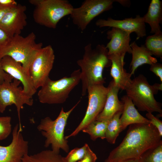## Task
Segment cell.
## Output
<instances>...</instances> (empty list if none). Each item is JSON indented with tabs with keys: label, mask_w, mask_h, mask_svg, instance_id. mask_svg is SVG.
Segmentation results:
<instances>
[{
	"label": "cell",
	"mask_w": 162,
	"mask_h": 162,
	"mask_svg": "<svg viewBox=\"0 0 162 162\" xmlns=\"http://www.w3.org/2000/svg\"><path fill=\"white\" fill-rule=\"evenodd\" d=\"M35 33L32 32L26 37L20 35L10 38L7 43L0 48V61L9 56L21 63L28 73L30 65L38 51L43 47L42 43H37Z\"/></svg>",
	"instance_id": "obj_3"
},
{
	"label": "cell",
	"mask_w": 162,
	"mask_h": 162,
	"mask_svg": "<svg viewBox=\"0 0 162 162\" xmlns=\"http://www.w3.org/2000/svg\"><path fill=\"white\" fill-rule=\"evenodd\" d=\"M9 38L7 34L0 28V48L7 43Z\"/></svg>",
	"instance_id": "obj_34"
},
{
	"label": "cell",
	"mask_w": 162,
	"mask_h": 162,
	"mask_svg": "<svg viewBox=\"0 0 162 162\" xmlns=\"http://www.w3.org/2000/svg\"><path fill=\"white\" fill-rule=\"evenodd\" d=\"M138 162H162V141L155 146L142 153Z\"/></svg>",
	"instance_id": "obj_26"
},
{
	"label": "cell",
	"mask_w": 162,
	"mask_h": 162,
	"mask_svg": "<svg viewBox=\"0 0 162 162\" xmlns=\"http://www.w3.org/2000/svg\"><path fill=\"white\" fill-rule=\"evenodd\" d=\"M80 102L79 100L67 112L64 111L62 107L58 116L54 120L49 117L41 120L37 128L46 138L45 147L47 148L51 145L52 150L57 154H59L60 149L66 153L69 152L68 141L64 136L65 128L69 116Z\"/></svg>",
	"instance_id": "obj_4"
},
{
	"label": "cell",
	"mask_w": 162,
	"mask_h": 162,
	"mask_svg": "<svg viewBox=\"0 0 162 162\" xmlns=\"http://www.w3.org/2000/svg\"><path fill=\"white\" fill-rule=\"evenodd\" d=\"M127 95L132 100L139 110L152 113H159L162 116L160 104L154 98L158 91L148 83L146 78L142 74L132 80L126 88Z\"/></svg>",
	"instance_id": "obj_7"
},
{
	"label": "cell",
	"mask_w": 162,
	"mask_h": 162,
	"mask_svg": "<svg viewBox=\"0 0 162 162\" xmlns=\"http://www.w3.org/2000/svg\"><path fill=\"white\" fill-rule=\"evenodd\" d=\"M10 116L0 117V141L6 139L11 132Z\"/></svg>",
	"instance_id": "obj_28"
},
{
	"label": "cell",
	"mask_w": 162,
	"mask_h": 162,
	"mask_svg": "<svg viewBox=\"0 0 162 162\" xmlns=\"http://www.w3.org/2000/svg\"><path fill=\"white\" fill-rule=\"evenodd\" d=\"M122 162H138L137 159H131Z\"/></svg>",
	"instance_id": "obj_37"
},
{
	"label": "cell",
	"mask_w": 162,
	"mask_h": 162,
	"mask_svg": "<svg viewBox=\"0 0 162 162\" xmlns=\"http://www.w3.org/2000/svg\"><path fill=\"white\" fill-rule=\"evenodd\" d=\"M14 0H0V7L6 8H9L17 4Z\"/></svg>",
	"instance_id": "obj_33"
},
{
	"label": "cell",
	"mask_w": 162,
	"mask_h": 162,
	"mask_svg": "<svg viewBox=\"0 0 162 162\" xmlns=\"http://www.w3.org/2000/svg\"><path fill=\"white\" fill-rule=\"evenodd\" d=\"M35 6L33 16L37 24L55 29L63 17L71 14L74 8L67 0H30Z\"/></svg>",
	"instance_id": "obj_5"
},
{
	"label": "cell",
	"mask_w": 162,
	"mask_h": 162,
	"mask_svg": "<svg viewBox=\"0 0 162 162\" xmlns=\"http://www.w3.org/2000/svg\"><path fill=\"white\" fill-rule=\"evenodd\" d=\"M144 22L148 24L151 28L150 33H161L160 24L162 20V2L159 0H152L147 13L142 17Z\"/></svg>",
	"instance_id": "obj_21"
},
{
	"label": "cell",
	"mask_w": 162,
	"mask_h": 162,
	"mask_svg": "<svg viewBox=\"0 0 162 162\" xmlns=\"http://www.w3.org/2000/svg\"><path fill=\"white\" fill-rule=\"evenodd\" d=\"M108 91V87L103 84L93 85L87 88L88 104L85 116L78 126L70 135L65 136L66 139L77 135L88 124L95 120L102 111Z\"/></svg>",
	"instance_id": "obj_10"
},
{
	"label": "cell",
	"mask_w": 162,
	"mask_h": 162,
	"mask_svg": "<svg viewBox=\"0 0 162 162\" xmlns=\"http://www.w3.org/2000/svg\"><path fill=\"white\" fill-rule=\"evenodd\" d=\"M97 159L96 154L89 146L84 157L77 162H96Z\"/></svg>",
	"instance_id": "obj_30"
},
{
	"label": "cell",
	"mask_w": 162,
	"mask_h": 162,
	"mask_svg": "<svg viewBox=\"0 0 162 162\" xmlns=\"http://www.w3.org/2000/svg\"><path fill=\"white\" fill-rule=\"evenodd\" d=\"M122 112H117L109 121L105 132V139L111 144H114L121 132L120 118Z\"/></svg>",
	"instance_id": "obj_24"
},
{
	"label": "cell",
	"mask_w": 162,
	"mask_h": 162,
	"mask_svg": "<svg viewBox=\"0 0 162 162\" xmlns=\"http://www.w3.org/2000/svg\"><path fill=\"white\" fill-rule=\"evenodd\" d=\"M109 121L95 120L88 124L82 131L88 134L93 141L98 138L104 140L105 139V132Z\"/></svg>",
	"instance_id": "obj_23"
},
{
	"label": "cell",
	"mask_w": 162,
	"mask_h": 162,
	"mask_svg": "<svg viewBox=\"0 0 162 162\" xmlns=\"http://www.w3.org/2000/svg\"><path fill=\"white\" fill-rule=\"evenodd\" d=\"M26 7L20 4L10 8L0 20V28L10 38L20 35L26 26Z\"/></svg>",
	"instance_id": "obj_13"
},
{
	"label": "cell",
	"mask_w": 162,
	"mask_h": 162,
	"mask_svg": "<svg viewBox=\"0 0 162 162\" xmlns=\"http://www.w3.org/2000/svg\"><path fill=\"white\" fill-rule=\"evenodd\" d=\"M146 116L150 123L158 130L160 135L162 136V122L159 118L153 115L152 113L147 112Z\"/></svg>",
	"instance_id": "obj_29"
},
{
	"label": "cell",
	"mask_w": 162,
	"mask_h": 162,
	"mask_svg": "<svg viewBox=\"0 0 162 162\" xmlns=\"http://www.w3.org/2000/svg\"><path fill=\"white\" fill-rule=\"evenodd\" d=\"M13 79V77L3 70L0 62V84L5 81H12Z\"/></svg>",
	"instance_id": "obj_32"
},
{
	"label": "cell",
	"mask_w": 162,
	"mask_h": 162,
	"mask_svg": "<svg viewBox=\"0 0 162 162\" xmlns=\"http://www.w3.org/2000/svg\"><path fill=\"white\" fill-rule=\"evenodd\" d=\"M22 131L19 124H16L10 144L7 146L0 145V162H22L23 157L28 154V142L24 139Z\"/></svg>",
	"instance_id": "obj_12"
},
{
	"label": "cell",
	"mask_w": 162,
	"mask_h": 162,
	"mask_svg": "<svg viewBox=\"0 0 162 162\" xmlns=\"http://www.w3.org/2000/svg\"><path fill=\"white\" fill-rule=\"evenodd\" d=\"M22 162H66L65 158L52 150H43L33 155H25Z\"/></svg>",
	"instance_id": "obj_22"
},
{
	"label": "cell",
	"mask_w": 162,
	"mask_h": 162,
	"mask_svg": "<svg viewBox=\"0 0 162 162\" xmlns=\"http://www.w3.org/2000/svg\"><path fill=\"white\" fill-rule=\"evenodd\" d=\"M13 80V82L5 81L0 84V112L3 113L8 106L14 105L17 109L20 129L22 130L20 111L25 104L32 106L33 100L32 97L24 92L21 86H19L21 82L16 79Z\"/></svg>",
	"instance_id": "obj_9"
},
{
	"label": "cell",
	"mask_w": 162,
	"mask_h": 162,
	"mask_svg": "<svg viewBox=\"0 0 162 162\" xmlns=\"http://www.w3.org/2000/svg\"><path fill=\"white\" fill-rule=\"evenodd\" d=\"M161 137L157 129L150 123L130 125L123 140L111 151L106 160L122 162L137 159L146 151L162 141Z\"/></svg>",
	"instance_id": "obj_1"
},
{
	"label": "cell",
	"mask_w": 162,
	"mask_h": 162,
	"mask_svg": "<svg viewBox=\"0 0 162 162\" xmlns=\"http://www.w3.org/2000/svg\"><path fill=\"white\" fill-rule=\"evenodd\" d=\"M108 91L104 108L95 120H109L116 113L122 112L124 104L119 100L118 94L120 88L116 86L113 80L109 83Z\"/></svg>",
	"instance_id": "obj_17"
},
{
	"label": "cell",
	"mask_w": 162,
	"mask_h": 162,
	"mask_svg": "<svg viewBox=\"0 0 162 162\" xmlns=\"http://www.w3.org/2000/svg\"><path fill=\"white\" fill-rule=\"evenodd\" d=\"M95 24L100 28L114 27L130 34L135 32L137 36V40L146 35L145 23L142 17L139 15H136L135 18H127L122 20H114L110 17L107 20L100 19L97 20Z\"/></svg>",
	"instance_id": "obj_15"
},
{
	"label": "cell",
	"mask_w": 162,
	"mask_h": 162,
	"mask_svg": "<svg viewBox=\"0 0 162 162\" xmlns=\"http://www.w3.org/2000/svg\"><path fill=\"white\" fill-rule=\"evenodd\" d=\"M80 70L73 71L69 77L53 80L49 78L38 92L39 101L42 104H58L64 103L71 91L80 81Z\"/></svg>",
	"instance_id": "obj_6"
},
{
	"label": "cell",
	"mask_w": 162,
	"mask_h": 162,
	"mask_svg": "<svg viewBox=\"0 0 162 162\" xmlns=\"http://www.w3.org/2000/svg\"><path fill=\"white\" fill-rule=\"evenodd\" d=\"M125 54L108 55L111 62L110 74L113 79L114 84L120 89L125 90L132 80L130 73L124 68V58Z\"/></svg>",
	"instance_id": "obj_18"
},
{
	"label": "cell",
	"mask_w": 162,
	"mask_h": 162,
	"mask_svg": "<svg viewBox=\"0 0 162 162\" xmlns=\"http://www.w3.org/2000/svg\"><path fill=\"white\" fill-rule=\"evenodd\" d=\"M144 46L152 55L162 59V32L148 36Z\"/></svg>",
	"instance_id": "obj_25"
},
{
	"label": "cell",
	"mask_w": 162,
	"mask_h": 162,
	"mask_svg": "<svg viewBox=\"0 0 162 162\" xmlns=\"http://www.w3.org/2000/svg\"><path fill=\"white\" fill-rule=\"evenodd\" d=\"M107 38L110 41L106 46L108 55L131 54L130 42V34L116 28L112 27L107 32Z\"/></svg>",
	"instance_id": "obj_16"
},
{
	"label": "cell",
	"mask_w": 162,
	"mask_h": 162,
	"mask_svg": "<svg viewBox=\"0 0 162 162\" xmlns=\"http://www.w3.org/2000/svg\"><path fill=\"white\" fill-rule=\"evenodd\" d=\"M0 62L3 70L13 79L20 81L23 85L24 92L32 97L36 92L37 90L34 86L29 73L22 64L8 56L4 57Z\"/></svg>",
	"instance_id": "obj_14"
},
{
	"label": "cell",
	"mask_w": 162,
	"mask_h": 162,
	"mask_svg": "<svg viewBox=\"0 0 162 162\" xmlns=\"http://www.w3.org/2000/svg\"><path fill=\"white\" fill-rule=\"evenodd\" d=\"M10 8H6L0 7V20H1L4 14Z\"/></svg>",
	"instance_id": "obj_35"
},
{
	"label": "cell",
	"mask_w": 162,
	"mask_h": 162,
	"mask_svg": "<svg viewBox=\"0 0 162 162\" xmlns=\"http://www.w3.org/2000/svg\"><path fill=\"white\" fill-rule=\"evenodd\" d=\"M104 162H108L107 161H106V160H105Z\"/></svg>",
	"instance_id": "obj_38"
},
{
	"label": "cell",
	"mask_w": 162,
	"mask_h": 162,
	"mask_svg": "<svg viewBox=\"0 0 162 162\" xmlns=\"http://www.w3.org/2000/svg\"><path fill=\"white\" fill-rule=\"evenodd\" d=\"M124 107L120 118L121 132L127 127L133 124H150L149 120L141 115L136 109L131 99L127 95L121 98Z\"/></svg>",
	"instance_id": "obj_19"
},
{
	"label": "cell",
	"mask_w": 162,
	"mask_h": 162,
	"mask_svg": "<svg viewBox=\"0 0 162 162\" xmlns=\"http://www.w3.org/2000/svg\"><path fill=\"white\" fill-rule=\"evenodd\" d=\"M116 2L123 5L125 3V0H86L80 7L73 9L70 15L73 23L83 31L94 18L112 9Z\"/></svg>",
	"instance_id": "obj_8"
},
{
	"label": "cell",
	"mask_w": 162,
	"mask_h": 162,
	"mask_svg": "<svg viewBox=\"0 0 162 162\" xmlns=\"http://www.w3.org/2000/svg\"><path fill=\"white\" fill-rule=\"evenodd\" d=\"M150 70L159 77L160 81L162 82V64L156 63L151 65Z\"/></svg>",
	"instance_id": "obj_31"
},
{
	"label": "cell",
	"mask_w": 162,
	"mask_h": 162,
	"mask_svg": "<svg viewBox=\"0 0 162 162\" xmlns=\"http://www.w3.org/2000/svg\"><path fill=\"white\" fill-rule=\"evenodd\" d=\"M77 64L80 68L82 95L84 96L89 86L105 82L103 75L104 70L110 66L111 62L105 45L98 44L92 48L89 43L85 46L82 57L77 61Z\"/></svg>",
	"instance_id": "obj_2"
},
{
	"label": "cell",
	"mask_w": 162,
	"mask_h": 162,
	"mask_svg": "<svg viewBox=\"0 0 162 162\" xmlns=\"http://www.w3.org/2000/svg\"><path fill=\"white\" fill-rule=\"evenodd\" d=\"M154 88L157 91H162V83L160 84L155 83L153 85Z\"/></svg>",
	"instance_id": "obj_36"
},
{
	"label": "cell",
	"mask_w": 162,
	"mask_h": 162,
	"mask_svg": "<svg viewBox=\"0 0 162 162\" xmlns=\"http://www.w3.org/2000/svg\"><path fill=\"white\" fill-rule=\"evenodd\" d=\"M55 59L54 52L50 45L40 49L32 61L28 73L34 86L37 90L40 88L49 78Z\"/></svg>",
	"instance_id": "obj_11"
},
{
	"label": "cell",
	"mask_w": 162,
	"mask_h": 162,
	"mask_svg": "<svg viewBox=\"0 0 162 162\" xmlns=\"http://www.w3.org/2000/svg\"><path fill=\"white\" fill-rule=\"evenodd\" d=\"M89 146L85 144L81 148H76L70 151L65 157L66 162H77L82 159L85 155Z\"/></svg>",
	"instance_id": "obj_27"
},
{
	"label": "cell",
	"mask_w": 162,
	"mask_h": 162,
	"mask_svg": "<svg viewBox=\"0 0 162 162\" xmlns=\"http://www.w3.org/2000/svg\"><path fill=\"white\" fill-rule=\"evenodd\" d=\"M131 49L132 60L130 63L131 76L134 74L136 69L145 64L150 65L157 62V59L152 56V53L144 45L139 46L135 41L130 44Z\"/></svg>",
	"instance_id": "obj_20"
}]
</instances>
